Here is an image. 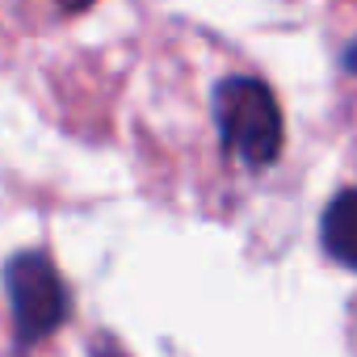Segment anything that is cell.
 I'll list each match as a JSON object with an SVG mask.
<instances>
[{"mask_svg": "<svg viewBox=\"0 0 357 357\" xmlns=\"http://www.w3.org/2000/svg\"><path fill=\"white\" fill-rule=\"evenodd\" d=\"M215 118L227 155H236L244 168H269L282 151V105L278 97L252 80L231 76L215 89Z\"/></svg>", "mask_w": 357, "mask_h": 357, "instance_id": "1", "label": "cell"}, {"mask_svg": "<svg viewBox=\"0 0 357 357\" xmlns=\"http://www.w3.org/2000/svg\"><path fill=\"white\" fill-rule=\"evenodd\" d=\"M5 286H9L13 324H17L22 344L47 340L68 319V286H63L59 269L51 265V257H43V252L13 257L5 269Z\"/></svg>", "mask_w": 357, "mask_h": 357, "instance_id": "2", "label": "cell"}, {"mask_svg": "<svg viewBox=\"0 0 357 357\" xmlns=\"http://www.w3.org/2000/svg\"><path fill=\"white\" fill-rule=\"evenodd\" d=\"M324 248L328 257H336L340 265L357 269V190H344L328 202L324 211Z\"/></svg>", "mask_w": 357, "mask_h": 357, "instance_id": "3", "label": "cell"}, {"mask_svg": "<svg viewBox=\"0 0 357 357\" xmlns=\"http://www.w3.org/2000/svg\"><path fill=\"white\" fill-rule=\"evenodd\" d=\"M63 9H84V5H93V0H59Z\"/></svg>", "mask_w": 357, "mask_h": 357, "instance_id": "4", "label": "cell"}]
</instances>
